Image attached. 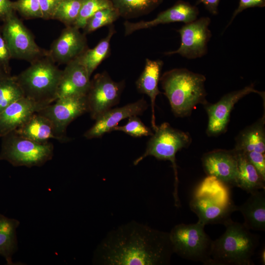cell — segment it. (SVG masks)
Wrapping results in <instances>:
<instances>
[{
	"label": "cell",
	"instance_id": "6da1fadb",
	"mask_svg": "<svg viewBox=\"0 0 265 265\" xmlns=\"http://www.w3.org/2000/svg\"><path fill=\"white\" fill-rule=\"evenodd\" d=\"M174 253L169 233L132 220L109 231L95 249L101 265H168Z\"/></svg>",
	"mask_w": 265,
	"mask_h": 265
},
{
	"label": "cell",
	"instance_id": "7a4b0ae2",
	"mask_svg": "<svg viewBox=\"0 0 265 265\" xmlns=\"http://www.w3.org/2000/svg\"><path fill=\"white\" fill-rule=\"evenodd\" d=\"M204 75L186 68H175L163 73L160 78L163 94L177 117L189 116L198 104L208 102Z\"/></svg>",
	"mask_w": 265,
	"mask_h": 265
},
{
	"label": "cell",
	"instance_id": "3957f363",
	"mask_svg": "<svg viewBox=\"0 0 265 265\" xmlns=\"http://www.w3.org/2000/svg\"><path fill=\"white\" fill-rule=\"evenodd\" d=\"M226 230L213 240L212 265H253L252 257L259 244V236L250 232L243 223L230 219Z\"/></svg>",
	"mask_w": 265,
	"mask_h": 265
},
{
	"label": "cell",
	"instance_id": "277c9868",
	"mask_svg": "<svg viewBox=\"0 0 265 265\" xmlns=\"http://www.w3.org/2000/svg\"><path fill=\"white\" fill-rule=\"evenodd\" d=\"M30 64L15 78L24 97L45 107L57 99L62 70L48 55Z\"/></svg>",
	"mask_w": 265,
	"mask_h": 265
},
{
	"label": "cell",
	"instance_id": "5b68a950",
	"mask_svg": "<svg viewBox=\"0 0 265 265\" xmlns=\"http://www.w3.org/2000/svg\"><path fill=\"white\" fill-rule=\"evenodd\" d=\"M154 131L147 142L145 152L134 160L133 165H137L148 156L154 157L159 160L170 161L174 174L173 194L175 205L179 207L180 202L178 194L179 179L176 155L183 148L188 147L191 143L192 138L188 132L175 129L167 122L157 126Z\"/></svg>",
	"mask_w": 265,
	"mask_h": 265
},
{
	"label": "cell",
	"instance_id": "8992f818",
	"mask_svg": "<svg viewBox=\"0 0 265 265\" xmlns=\"http://www.w3.org/2000/svg\"><path fill=\"white\" fill-rule=\"evenodd\" d=\"M205 226L198 221L175 225L169 233L174 253L185 259L212 265L213 240L205 232Z\"/></svg>",
	"mask_w": 265,
	"mask_h": 265
},
{
	"label": "cell",
	"instance_id": "52a82bcc",
	"mask_svg": "<svg viewBox=\"0 0 265 265\" xmlns=\"http://www.w3.org/2000/svg\"><path fill=\"white\" fill-rule=\"evenodd\" d=\"M2 137L0 160L14 166H41L53 157V146L49 142H36L14 132Z\"/></svg>",
	"mask_w": 265,
	"mask_h": 265
},
{
	"label": "cell",
	"instance_id": "ba28073f",
	"mask_svg": "<svg viewBox=\"0 0 265 265\" xmlns=\"http://www.w3.org/2000/svg\"><path fill=\"white\" fill-rule=\"evenodd\" d=\"M4 21L2 35L12 58L31 63L48 55V52L37 45L30 32L14 12Z\"/></svg>",
	"mask_w": 265,
	"mask_h": 265
},
{
	"label": "cell",
	"instance_id": "9c48e42d",
	"mask_svg": "<svg viewBox=\"0 0 265 265\" xmlns=\"http://www.w3.org/2000/svg\"><path fill=\"white\" fill-rule=\"evenodd\" d=\"M124 80L111 79L106 71L95 75L86 95L87 112L93 120L118 104L125 88Z\"/></svg>",
	"mask_w": 265,
	"mask_h": 265
},
{
	"label": "cell",
	"instance_id": "30bf717a",
	"mask_svg": "<svg viewBox=\"0 0 265 265\" xmlns=\"http://www.w3.org/2000/svg\"><path fill=\"white\" fill-rule=\"evenodd\" d=\"M211 19L203 17L185 24L177 31L181 36V44L176 50L164 53L169 55L179 54L187 59H195L204 56L208 51V44L212 37L209 26Z\"/></svg>",
	"mask_w": 265,
	"mask_h": 265
},
{
	"label": "cell",
	"instance_id": "8fae6325",
	"mask_svg": "<svg viewBox=\"0 0 265 265\" xmlns=\"http://www.w3.org/2000/svg\"><path fill=\"white\" fill-rule=\"evenodd\" d=\"M251 93H257L265 99V93L256 90L254 85L251 84L225 94L214 104L208 102L204 105L208 118L206 130L208 136H216L225 133L234 106L240 99Z\"/></svg>",
	"mask_w": 265,
	"mask_h": 265
},
{
	"label": "cell",
	"instance_id": "7c38bea8",
	"mask_svg": "<svg viewBox=\"0 0 265 265\" xmlns=\"http://www.w3.org/2000/svg\"><path fill=\"white\" fill-rule=\"evenodd\" d=\"M87 112V105L85 96L58 98L38 112L51 121L56 134L65 142L69 140L65 135L68 125Z\"/></svg>",
	"mask_w": 265,
	"mask_h": 265
},
{
	"label": "cell",
	"instance_id": "4fadbf2b",
	"mask_svg": "<svg viewBox=\"0 0 265 265\" xmlns=\"http://www.w3.org/2000/svg\"><path fill=\"white\" fill-rule=\"evenodd\" d=\"M199 10L197 6L189 2L179 0L173 6L160 12L154 19L137 22L125 21L124 23L125 35H129L134 32L151 28L160 24L174 22H183L187 24L197 19Z\"/></svg>",
	"mask_w": 265,
	"mask_h": 265
},
{
	"label": "cell",
	"instance_id": "5bb4252c",
	"mask_svg": "<svg viewBox=\"0 0 265 265\" xmlns=\"http://www.w3.org/2000/svg\"><path fill=\"white\" fill-rule=\"evenodd\" d=\"M207 176H213L230 187L236 186L237 152L234 149H216L204 154L201 159Z\"/></svg>",
	"mask_w": 265,
	"mask_h": 265
},
{
	"label": "cell",
	"instance_id": "9a60e30c",
	"mask_svg": "<svg viewBox=\"0 0 265 265\" xmlns=\"http://www.w3.org/2000/svg\"><path fill=\"white\" fill-rule=\"evenodd\" d=\"M87 48L85 34L74 26H67L52 45L48 56L54 63L66 64Z\"/></svg>",
	"mask_w": 265,
	"mask_h": 265
},
{
	"label": "cell",
	"instance_id": "2e32d148",
	"mask_svg": "<svg viewBox=\"0 0 265 265\" xmlns=\"http://www.w3.org/2000/svg\"><path fill=\"white\" fill-rule=\"evenodd\" d=\"M148 107L144 98L123 106L111 108L95 120L94 125L84 134L87 139L100 137L106 133L113 131L119 122L132 116L143 114Z\"/></svg>",
	"mask_w": 265,
	"mask_h": 265
},
{
	"label": "cell",
	"instance_id": "e0dca14e",
	"mask_svg": "<svg viewBox=\"0 0 265 265\" xmlns=\"http://www.w3.org/2000/svg\"><path fill=\"white\" fill-rule=\"evenodd\" d=\"M90 81V77L79 58L71 61L62 70L57 99L65 97L86 96Z\"/></svg>",
	"mask_w": 265,
	"mask_h": 265
},
{
	"label": "cell",
	"instance_id": "ac0fdd59",
	"mask_svg": "<svg viewBox=\"0 0 265 265\" xmlns=\"http://www.w3.org/2000/svg\"><path fill=\"white\" fill-rule=\"evenodd\" d=\"M43 108L25 97L10 104L0 112V137L15 131L31 115Z\"/></svg>",
	"mask_w": 265,
	"mask_h": 265
},
{
	"label": "cell",
	"instance_id": "d6986e66",
	"mask_svg": "<svg viewBox=\"0 0 265 265\" xmlns=\"http://www.w3.org/2000/svg\"><path fill=\"white\" fill-rule=\"evenodd\" d=\"M163 65L161 60H151L146 58L144 68L136 81L137 90L150 97L152 110L151 124L154 131L157 127L156 124L155 106L157 96L160 94L158 87Z\"/></svg>",
	"mask_w": 265,
	"mask_h": 265
},
{
	"label": "cell",
	"instance_id": "ffe728a7",
	"mask_svg": "<svg viewBox=\"0 0 265 265\" xmlns=\"http://www.w3.org/2000/svg\"><path fill=\"white\" fill-rule=\"evenodd\" d=\"M189 207L198 217V222L204 225H224L231 219L232 213L237 211V206L224 207L205 198L192 196Z\"/></svg>",
	"mask_w": 265,
	"mask_h": 265
},
{
	"label": "cell",
	"instance_id": "44dd1931",
	"mask_svg": "<svg viewBox=\"0 0 265 265\" xmlns=\"http://www.w3.org/2000/svg\"><path fill=\"white\" fill-rule=\"evenodd\" d=\"M13 132L20 136L38 142H47L50 139L64 142L56 134L51 121L38 112L31 115Z\"/></svg>",
	"mask_w": 265,
	"mask_h": 265
},
{
	"label": "cell",
	"instance_id": "7402d4cb",
	"mask_svg": "<svg viewBox=\"0 0 265 265\" xmlns=\"http://www.w3.org/2000/svg\"><path fill=\"white\" fill-rule=\"evenodd\" d=\"M237 208L243 216L246 227L250 230L265 231V190L250 193L247 200Z\"/></svg>",
	"mask_w": 265,
	"mask_h": 265
},
{
	"label": "cell",
	"instance_id": "603a6c76",
	"mask_svg": "<svg viewBox=\"0 0 265 265\" xmlns=\"http://www.w3.org/2000/svg\"><path fill=\"white\" fill-rule=\"evenodd\" d=\"M229 186L213 176H207L196 187L193 196L205 198L221 206H235Z\"/></svg>",
	"mask_w": 265,
	"mask_h": 265
},
{
	"label": "cell",
	"instance_id": "cb8c5ba5",
	"mask_svg": "<svg viewBox=\"0 0 265 265\" xmlns=\"http://www.w3.org/2000/svg\"><path fill=\"white\" fill-rule=\"evenodd\" d=\"M236 151L265 153V114L252 125L240 131L236 137Z\"/></svg>",
	"mask_w": 265,
	"mask_h": 265
},
{
	"label": "cell",
	"instance_id": "d4e9b609",
	"mask_svg": "<svg viewBox=\"0 0 265 265\" xmlns=\"http://www.w3.org/2000/svg\"><path fill=\"white\" fill-rule=\"evenodd\" d=\"M237 152L236 187L248 193L265 189V181L250 162L244 153Z\"/></svg>",
	"mask_w": 265,
	"mask_h": 265
},
{
	"label": "cell",
	"instance_id": "484cf974",
	"mask_svg": "<svg viewBox=\"0 0 265 265\" xmlns=\"http://www.w3.org/2000/svg\"><path fill=\"white\" fill-rule=\"evenodd\" d=\"M116 33L114 25L109 26L107 35L92 49H87L79 57V59L91 77L92 73L110 53V40Z\"/></svg>",
	"mask_w": 265,
	"mask_h": 265
},
{
	"label": "cell",
	"instance_id": "4316f807",
	"mask_svg": "<svg viewBox=\"0 0 265 265\" xmlns=\"http://www.w3.org/2000/svg\"><path fill=\"white\" fill-rule=\"evenodd\" d=\"M120 17L131 19L148 14L158 7L163 0H109Z\"/></svg>",
	"mask_w": 265,
	"mask_h": 265
},
{
	"label": "cell",
	"instance_id": "83f0119b",
	"mask_svg": "<svg viewBox=\"0 0 265 265\" xmlns=\"http://www.w3.org/2000/svg\"><path fill=\"white\" fill-rule=\"evenodd\" d=\"M23 97V92L15 77L6 75L0 78V112Z\"/></svg>",
	"mask_w": 265,
	"mask_h": 265
},
{
	"label": "cell",
	"instance_id": "f1b7e54d",
	"mask_svg": "<svg viewBox=\"0 0 265 265\" xmlns=\"http://www.w3.org/2000/svg\"><path fill=\"white\" fill-rule=\"evenodd\" d=\"M118 11L113 7L97 11L87 21L84 27V34L90 33L104 26L112 25L119 18Z\"/></svg>",
	"mask_w": 265,
	"mask_h": 265
},
{
	"label": "cell",
	"instance_id": "f546056e",
	"mask_svg": "<svg viewBox=\"0 0 265 265\" xmlns=\"http://www.w3.org/2000/svg\"><path fill=\"white\" fill-rule=\"evenodd\" d=\"M83 0H62L53 19L60 21L66 26H73L77 20Z\"/></svg>",
	"mask_w": 265,
	"mask_h": 265
},
{
	"label": "cell",
	"instance_id": "4dcf8cb0",
	"mask_svg": "<svg viewBox=\"0 0 265 265\" xmlns=\"http://www.w3.org/2000/svg\"><path fill=\"white\" fill-rule=\"evenodd\" d=\"M113 7L109 0H83L79 15L73 26L83 29L88 20L97 11Z\"/></svg>",
	"mask_w": 265,
	"mask_h": 265
},
{
	"label": "cell",
	"instance_id": "1f68e13d",
	"mask_svg": "<svg viewBox=\"0 0 265 265\" xmlns=\"http://www.w3.org/2000/svg\"><path fill=\"white\" fill-rule=\"evenodd\" d=\"M128 118L125 124L117 125L114 128L113 131H121L134 137L152 136L154 132L150 128L147 127L137 116H132Z\"/></svg>",
	"mask_w": 265,
	"mask_h": 265
},
{
	"label": "cell",
	"instance_id": "d6a6232c",
	"mask_svg": "<svg viewBox=\"0 0 265 265\" xmlns=\"http://www.w3.org/2000/svg\"><path fill=\"white\" fill-rule=\"evenodd\" d=\"M13 9L25 18H42L39 0H17L13 2Z\"/></svg>",
	"mask_w": 265,
	"mask_h": 265
},
{
	"label": "cell",
	"instance_id": "836d02e7",
	"mask_svg": "<svg viewBox=\"0 0 265 265\" xmlns=\"http://www.w3.org/2000/svg\"><path fill=\"white\" fill-rule=\"evenodd\" d=\"M16 236L9 235L0 230V255L3 257L7 265H14L12 255L17 251Z\"/></svg>",
	"mask_w": 265,
	"mask_h": 265
},
{
	"label": "cell",
	"instance_id": "e575fe53",
	"mask_svg": "<svg viewBox=\"0 0 265 265\" xmlns=\"http://www.w3.org/2000/svg\"><path fill=\"white\" fill-rule=\"evenodd\" d=\"M243 153H244L248 159L254 166L263 179L265 181V153L255 151H250Z\"/></svg>",
	"mask_w": 265,
	"mask_h": 265
},
{
	"label": "cell",
	"instance_id": "d590c367",
	"mask_svg": "<svg viewBox=\"0 0 265 265\" xmlns=\"http://www.w3.org/2000/svg\"><path fill=\"white\" fill-rule=\"evenodd\" d=\"M62 0H39L42 18L53 19L59 4Z\"/></svg>",
	"mask_w": 265,
	"mask_h": 265
},
{
	"label": "cell",
	"instance_id": "8d00e7d4",
	"mask_svg": "<svg viewBox=\"0 0 265 265\" xmlns=\"http://www.w3.org/2000/svg\"><path fill=\"white\" fill-rule=\"evenodd\" d=\"M11 58L7 45L2 35L0 33V66L8 75H10L9 61Z\"/></svg>",
	"mask_w": 265,
	"mask_h": 265
},
{
	"label": "cell",
	"instance_id": "74e56055",
	"mask_svg": "<svg viewBox=\"0 0 265 265\" xmlns=\"http://www.w3.org/2000/svg\"><path fill=\"white\" fill-rule=\"evenodd\" d=\"M20 222L15 219L9 218L0 214V230L12 236H16V229Z\"/></svg>",
	"mask_w": 265,
	"mask_h": 265
},
{
	"label": "cell",
	"instance_id": "f35d334b",
	"mask_svg": "<svg viewBox=\"0 0 265 265\" xmlns=\"http://www.w3.org/2000/svg\"><path fill=\"white\" fill-rule=\"evenodd\" d=\"M265 6V0H239L237 8L234 11L228 27L235 18L242 11L252 7H263Z\"/></svg>",
	"mask_w": 265,
	"mask_h": 265
},
{
	"label": "cell",
	"instance_id": "ab89813d",
	"mask_svg": "<svg viewBox=\"0 0 265 265\" xmlns=\"http://www.w3.org/2000/svg\"><path fill=\"white\" fill-rule=\"evenodd\" d=\"M14 10L13 2L10 0H0V18L5 20Z\"/></svg>",
	"mask_w": 265,
	"mask_h": 265
},
{
	"label": "cell",
	"instance_id": "60d3db41",
	"mask_svg": "<svg viewBox=\"0 0 265 265\" xmlns=\"http://www.w3.org/2000/svg\"><path fill=\"white\" fill-rule=\"evenodd\" d=\"M220 0H197L196 4L202 3L207 10L212 14L215 15L218 13V6Z\"/></svg>",
	"mask_w": 265,
	"mask_h": 265
},
{
	"label": "cell",
	"instance_id": "b9f144b4",
	"mask_svg": "<svg viewBox=\"0 0 265 265\" xmlns=\"http://www.w3.org/2000/svg\"><path fill=\"white\" fill-rule=\"evenodd\" d=\"M265 248L262 249L261 253V260L263 265H265Z\"/></svg>",
	"mask_w": 265,
	"mask_h": 265
},
{
	"label": "cell",
	"instance_id": "7bdbcfd3",
	"mask_svg": "<svg viewBox=\"0 0 265 265\" xmlns=\"http://www.w3.org/2000/svg\"><path fill=\"white\" fill-rule=\"evenodd\" d=\"M6 75H8L5 74L2 68L0 66V78Z\"/></svg>",
	"mask_w": 265,
	"mask_h": 265
}]
</instances>
